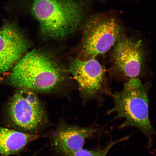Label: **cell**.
Listing matches in <instances>:
<instances>
[{
  "label": "cell",
  "instance_id": "obj_5",
  "mask_svg": "<svg viewBox=\"0 0 156 156\" xmlns=\"http://www.w3.org/2000/svg\"><path fill=\"white\" fill-rule=\"evenodd\" d=\"M8 110L12 122L26 131H37L47 122L44 107L32 90L20 88L11 99Z\"/></svg>",
  "mask_w": 156,
  "mask_h": 156
},
{
  "label": "cell",
  "instance_id": "obj_2",
  "mask_svg": "<svg viewBox=\"0 0 156 156\" xmlns=\"http://www.w3.org/2000/svg\"><path fill=\"white\" fill-rule=\"evenodd\" d=\"M64 79V70L59 64L46 52L37 50L20 60L8 77L13 86L40 92L56 89Z\"/></svg>",
  "mask_w": 156,
  "mask_h": 156
},
{
  "label": "cell",
  "instance_id": "obj_8",
  "mask_svg": "<svg viewBox=\"0 0 156 156\" xmlns=\"http://www.w3.org/2000/svg\"><path fill=\"white\" fill-rule=\"evenodd\" d=\"M69 70L84 95L93 97L101 90L105 73L102 66L95 58L74 59L70 64Z\"/></svg>",
  "mask_w": 156,
  "mask_h": 156
},
{
  "label": "cell",
  "instance_id": "obj_4",
  "mask_svg": "<svg viewBox=\"0 0 156 156\" xmlns=\"http://www.w3.org/2000/svg\"><path fill=\"white\" fill-rule=\"evenodd\" d=\"M81 54L86 60L95 58L108 51L122 34L115 19L104 15H94L82 24Z\"/></svg>",
  "mask_w": 156,
  "mask_h": 156
},
{
  "label": "cell",
  "instance_id": "obj_6",
  "mask_svg": "<svg viewBox=\"0 0 156 156\" xmlns=\"http://www.w3.org/2000/svg\"><path fill=\"white\" fill-rule=\"evenodd\" d=\"M114 46L112 58L115 71L130 79H136L143 71L145 62L141 41L122 34Z\"/></svg>",
  "mask_w": 156,
  "mask_h": 156
},
{
  "label": "cell",
  "instance_id": "obj_11",
  "mask_svg": "<svg viewBox=\"0 0 156 156\" xmlns=\"http://www.w3.org/2000/svg\"><path fill=\"white\" fill-rule=\"evenodd\" d=\"M130 136H124L115 141H111L104 147L97 148L93 150L81 149L70 154L67 156H106L107 153L113 146L121 142L126 141Z\"/></svg>",
  "mask_w": 156,
  "mask_h": 156
},
{
  "label": "cell",
  "instance_id": "obj_1",
  "mask_svg": "<svg viewBox=\"0 0 156 156\" xmlns=\"http://www.w3.org/2000/svg\"><path fill=\"white\" fill-rule=\"evenodd\" d=\"M85 7L80 0H34L32 14L40 25L41 36L45 40H61L81 26Z\"/></svg>",
  "mask_w": 156,
  "mask_h": 156
},
{
  "label": "cell",
  "instance_id": "obj_3",
  "mask_svg": "<svg viewBox=\"0 0 156 156\" xmlns=\"http://www.w3.org/2000/svg\"><path fill=\"white\" fill-rule=\"evenodd\" d=\"M114 106L108 114L115 113L116 118L124 119L119 128L135 127L146 136L151 144L156 131L149 120L147 89L139 79H130L121 91L113 95Z\"/></svg>",
  "mask_w": 156,
  "mask_h": 156
},
{
  "label": "cell",
  "instance_id": "obj_10",
  "mask_svg": "<svg viewBox=\"0 0 156 156\" xmlns=\"http://www.w3.org/2000/svg\"><path fill=\"white\" fill-rule=\"evenodd\" d=\"M38 134L25 133L0 127V154L7 156L18 153L29 142L40 137Z\"/></svg>",
  "mask_w": 156,
  "mask_h": 156
},
{
  "label": "cell",
  "instance_id": "obj_9",
  "mask_svg": "<svg viewBox=\"0 0 156 156\" xmlns=\"http://www.w3.org/2000/svg\"><path fill=\"white\" fill-rule=\"evenodd\" d=\"M101 130L94 126L80 127L62 124L52 135V144L58 152L67 156L82 149L86 140L98 133Z\"/></svg>",
  "mask_w": 156,
  "mask_h": 156
},
{
  "label": "cell",
  "instance_id": "obj_7",
  "mask_svg": "<svg viewBox=\"0 0 156 156\" xmlns=\"http://www.w3.org/2000/svg\"><path fill=\"white\" fill-rule=\"evenodd\" d=\"M26 38L16 26L6 23L0 29V74L13 68L28 48Z\"/></svg>",
  "mask_w": 156,
  "mask_h": 156
}]
</instances>
